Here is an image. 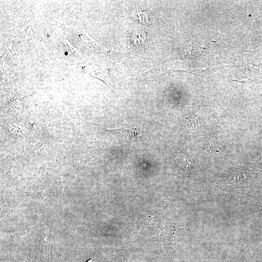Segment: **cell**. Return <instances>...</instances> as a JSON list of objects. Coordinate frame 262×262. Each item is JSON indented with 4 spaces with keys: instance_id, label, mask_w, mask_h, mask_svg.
Returning a JSON list of instances; mask_svg holds the SVG:
<instances>
[{
    "instance_id": "cell-2",
    "label": "cell",
    "mask_w": 262,
    "mask_h": 262,
    "mask_svg": "<svg viewBox=\"0 0 262 262\" xmlns=\"http://www.w3.org/2000/svg\"><path fill=\"white\" fill-rule=\"evenodd\" d=\"M131 16L134 20L141 23L147 24L149 22L147 12L139 7H135L132 9Z\"/></svg>"
},
{
    "instance_id": "cell-1",
    "label": "cell",
    "mask_w": 262,
    "mask_h": 262,
    "mask_svg": "<svg viewBox=\"0 0 262 262\" xmlns=\"http://www.w3.org/2000/svg\"><path fill=\"white\" fill-rule=\"evenodd\" d=\"M118 141L132 142L136 141L138 132L134 128H122L107 130Z\"/></svg>"
},
{
    "instance_id": "cell-5",
    "label": "cell",
    "mask_w": 262,
    "mask_h": 262,
    "mask_svg": "<svg viewBox=\"0 0 262 262\" xmlns=\"http://www.w3.org/2000/svg\"><path fill=\"white\" fill-rule=\"evenodd\" d=\"M199 124V118L197 116H193L187 119L185 125L188 130L193 131L198 129Z\"/></svg>"
},
{
    "instance_id": "cell-3",
    "label": "cell",
    "mask_w": 262,
    "mask_h": 262,
    "mask_svg": "<svg viewBox=\"0 0 262 262\" xmlns=\"http://www.w3.org/2000/svg\"><path fill=\"white\" fill-rule=\"evenodd\" d=\"M131 40L136 46H141L147 43V34L144 31L134 33L131 36Z\"/></svg>"
},
{
    "instance_id": "cell-4",
    "label": "cell",
    "mask_w": 262,
    "mask_h": 262,
    "mask_svg": "<svg viewBox=\"0 0 262 262\" xmlns=\"http://www.w3.org/2000/svg\"><path fill=\"white\" fill-rule=\"evenodd\" d=\"M176 162L179 166L185 172H188L190 169V162L188 157L179 154L176 157Z\"/></svg>"
}]
</instances>
